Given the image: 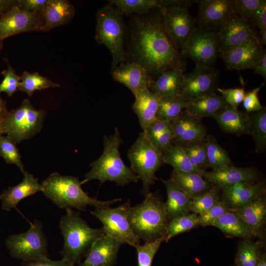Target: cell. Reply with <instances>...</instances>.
<instances>
[{"mask_svg": "<svg viewBox=\"0 0 266 266\" xmlns=\"http://www.w3.org/2000/svg\"><path fill=\"white\" fill-rule=\"evenodd\" d=\"M130 53L132 62L143 66L151 77L172 68L183 69L185 66L182 55L166 32L160 9L157 14L135 19L131 34Z\"/></svg>", "mask_w": 266, "mask_h": 266, "instance_id": "1", "label": "cell"}, {"mask_svg": "<svg viewBox=\"0 0 266 266\" xmlns=\"http://www.w3.org/2000/svg\"><path fill=\"white\" fill-rule=\"evenodd\" d=\"M41 184L44 195L59 208L65 210L75 208L84 211L88 206L106 207L121 200H101L91 198L83 191L81 181L77 177L63 176L57 172L50 174Z\"/></svg>", "mask_w": 266, "mask_h": 266, "instance_id": "2", "label": "cell"}, {"mask_svg": "<svg viewBox=\"0 0 266 266\" xmlns=\"http://www.w3.org/2000/svg\"><path fill=\"white\" fill-rule=\"evenodd\" d=\"M122 143L117 128L113 134L104 136L103 153L99 158L90 164L92 168L85 175L82 184L96 179L101 184L113 181L120 186L138 181L137 175L125 164L121 157L119 147Z\"/></svg>", "mask_w": 266, "mask_h": 266, "instance_id": "3", "label": "cell"}, {"mask_svg": "<svg viewBox=\"0 0 266 266\" xmlns=\"http://www.w3.org/2000/svg\"><path fill=\"white\" fill-rule=\"evenodd\" d=\"M59 226L64 238L63 258L74 265L79 264L95 243L104 235L102 228L90 227L80 213L72 209H66Z\"/></svg>", "mask_w": 266, "mask_h": 266, "instance_id": "4", "label": "cell"}, {"mask_svg": "<svg viewBox=\"0 0 266 266\" xmlns=\"http://www.w3.org/2000/svg\"><path fill=\"white\" fill-rule=\"evenodd\" d=\"M128 220L134 234L145 242L165 237L169 221L157 192L149 193L141 203L131 206Z\"/></svg>", "mask_w": 266, "mask_h": 266, "instance_id": "5", "label": "cell"}, {"mask_svg": "<svg viewBox=\"0 0 266 266\" xmlns=\"http://www.w3.org/2000/svg\"><path fill=\"white\" fill-rule=\"evenodd\" d=\"M125 25L122 13L112 4H107L97 13L95 38L104 44L112 56L111 69L127 62L124 48Z\"/></svg>", "mask_w": 266, "mask_h": 266, "instance_id": "6", "label": "cell"}, {"mask_svg": "<svg viewBox=\"0 0 266 266\" xmlns=\"http://www.w3.org/2000/svg\"><path fill=\"white\" fill-rule=\"evenodd\" d=\"M128 158L131 168L142 181L141 192L145 196L150 192L157 179L155 173L163 164V153L142 131L129 150Z\"/></svg>", "mask_w": 266, "mask_h": 266, "instance_id": "7", "label": "cell"}, {"mask_svg": "<svg viewBox=\"0 0 266 266\" xmlns=\"http://www.w3.org/2000/svg\"><path fill=\"white\" fill-rule=\"evenodd\" d=\"M44 117L43 110L35 109L29 100L25 99L19 107L8 112L2 125L3 133L20 143L40 132Z\"/></svg>", "mask_w": 266, "mask_h": 266, "instance_id": "8", "label": "cell"}, {"mask_svg": "<svg viewBox=\"0 0 266 266\" xmlns=\"http://www.w3.org/2000/svg\"><path fill=\"white\" fill-rule=\"evenodd\" d=\"M5 244L13 258L23 261L48 256L47 239L38 220L32 223L27 231L9 235Z\"/></svg>", "mask_w": 266, "mask_h": 266, "instance_id": "9", "label": "cell"}, {"mask_svg": "<svg viewBox=\"0 0 266 266\" xmlns=\"http://www.w3.org/2000/svg\"><path fill=\"white\" fill-rule=\"evenodd\" d=\"M180 54L191 58L196 66L213 67L219 55L216 29L196 26L180 49Z\"/></svg>", "mask_w": 266, "mask_h": 266, "instance_id": "10", "label": "cell"}, {"mask_svg": "<svg viewBox=\"0 0 266 266\" xmlns=\"http://www.w3.org/2000/svg\"><path fill=\"white\" fill-rule=\"evenodd\" d=\"M129 200L115 208L109 206L95 208L91 213L102 224L105 235L112 237L121 244L134 246L139 243V239L133 233L129 220L131 207Z\"/></svg>", "mask_w": 266, "mask_h": 266, "instance_id": "11", "label": "cell"}, {"mask_svg": "<svg viewBox=\"0 0 266 266\" xmlns=\"http://www.w3.org/2000/svg\"><path fill=\"white\" fill-rule=\"evenodd\" d=\"M166 32L177 50L183 44L196 26V20L188 7L171 5L160 9Z\"/></svg>", "mask_w": 266, "mask_h": 266, "instance_id": "12", "label": "cell"}, {"mask_svg": "<svg viewBox=\"0 0 266 266\" xmlns=\"http://www.w3.org/2000/svg\"><path fill=\"white\" fill-rule=\"evenodd\" d=\"M219 55L243 43L259 41L258 31L251 23L234 14L216 29Z\"/></svg>", "mask_w": 266, "mask_h": 266, "instance_id": "13", "label": "cell"}, {"mask_svg": "<svg viewBox=\"0 0 266 266\" xmlns=\"http://www.w3.org/2000/svg\"><path fill=\"white\" fill-rule=\"evenodd\" d=\"M42 26V12L25 11L16 2L0 17V39L24 32L41 31Z\"/></svg>", "mask_w": 266, "mask_h": 266, "instance_id": "14", "label": "cell"}, {"mask_svg": "<svg viewBox=\"0 0 266 266\" xmlns=\"http://www.w3.org/2000/svg\"><path fill=\"white\" fill-rule=\"evenodd\" d=\"M219 72L213 67L196 66L191 72L184 75L177 96L188 101L215 92Z\"/></svg>", "mask_w": 266, "mask_h": 266, "instance_id": "15", "label": "cell"}, {"mask_svg": "<svg viewBox=\"0 0 266 266\" xmlns=\"http://www.w3.org/2000/svg\"><path fill=\"white\" fill-rule=\"evenodd\" d=\"M264 49L259 41H252L232 48L219 56L230 69L254 68Z\"/></svg>", "mask_w": 266, "mask_h": 266, "instance_id": "16", "label": "cell"}, {"mask_svg": "<svg viewBox=\"0 0 266 266\" xmlns=\"http://www.w3.org/2000/svg\"><path fill=\"white\" fill-rule=\"evenodd\" d=\"M203 177L213 186L223 188L241 182H255L258 173L252 167H236L228 166L206 171Z\"/></svg>", "mask_w": 266, "mask_h": 266, "instance_id": "17", "label": "cell"}, {"mask_svg": "<svg viewBox=\"0 0 266 266\" xmlns=\"http://www.w3.org/2000/svg\"><path fill=\"white\" fill-rule=\"evenodd\" d=\"M169 123L174 133L172 144L185 145L196 141L205 140L207 135L206 128L201 120L192 117L184 110Z\"/></svg>", "mask_w": 266, "mask_h": 266, "instance_id": "18", "label": "cell"}, {"mask_svg": "<svg viewBox=\"0 0 266 266\" xmlns=\"http://www.w3.org/2000/svg\"><path fill=\"white\" fill-rule=\"evenodd\" d=\"M113 79L123 84L134 94L149 89L152 80L146 69L133 62L123 63L111 69Z\"/></svg>", "mask_w": 266, "mask_h": 266, "instance_id": "19", "label": "cell"}, {"mask_svg": "<svg viewBox=\"0 0 266 266\" xmlns=\"http://www.w3.org/2000/svg\"><path fill=\"white\" fill-rule=\"evenodd\" d=\"M233 14L232 0L199 1L200 26L217 29Z\"/></svg>", "mask_w": 266, "mask_h": 266, "instance_id": "20", "label": "cell"}, {"mask_svg": "<svg viewBox=\"0 0 266 266\" xmlns=\"http://www.w3.org/2000/svg\"><path fill=\"white\" fill-rule=\"evenodd\" d=\"M222 200L230 209H236L265 195L263 182H241L222 188Z\"/></svg>", "mask_w": 266, "mask_h": 266, "instance_id": "21", "label": "cell"}, {"mask_svg": "<svg viewBox=\"0 0 266 266\" xmlns=\"http://www.w3.org/2000/svg\"><path fill=\"white\" fill-rule=\"evenodd\" d=\"M122 245L117 240L104 235L95 243L85 260L77 266H112Z\"/></svg>", "mask_w": 266, "mask_h": 266, "instance_id": "22", "label": "cell"}, {"mask_svg": "<svg viewBox=\"0 0 266 266\" xmlns=\"http://www.w3.org/2000/svg\"><path fill=\"white\" fill-rule=\"evenodd\" d=\"M23 174L24 177L20 183L5 189L0 195L2 210L9 211L16 208L23 199L42 192V187L37 178L27 171Z\"/></svg>", "mask_w": 266, "mask_h": 266, "instance_id": "23", "label": "cell"}, {"mask_svg": "<svg viewBox=\"0 0 266 266\" xmlns=\"http://www.w3.org/2000/svg\"><path fill=\"white\" fill-rule=\"evenodd\" d=\"M75 9L66 0H47L42 12V31H48L69 22L73 18Z\"/></svg>", "mask_w": 266, "mask_h": 266, "instance_id": "24", "label": "cell"}, {"mask_svg": "<svg viewBox=\"0 0 266 266\" xmlns=\"http://www.w3.org/2000/svg\"><path fill=\"white\" fill-rule=\"evenodd\" d=\"M223 97L212 92L199 98L186 101L184 111L196 119L213 117L228 105Z\"/></svg>", "mask_w": 266, "mask_h": 266, "instance_id": "25", "label": "cell"}, {"mask_svg": "<svg viewBox=\"0 0 266 266\" xmlns=\"http://www.w3.org/2000/svg\"><path fill=\"white\" fill-rule=\"evenodd\" d=\"M234 210L248 226L253 236L261 235L266 219L265 195Z\"/></svg>", "mask_w": 266, "mask_h": 266, "instance_id": "26", "label": "cell"}, {"mask_svg": "<svg viewBox=\"0 0 266 266\" xmlns=\"http://www.w3.org/2000/svg\"><path fill=\"white\" fill-rule=\"evenodd\" d=\"M225 133L238 136L249 134V114L228 105L212 117Z\"/></svg>", "mask_w": 266, "mask_h": 266, "instance_id": "27", "label": "cell"}, {"mask_svg": "<svg viewBox=\"0 0 266 266\" xmlns=\"http://www.w3.org/2000/svg\"><path fill=\"white\" fill-rule=\"evenodd\" d=\"M160 180L166 190L167 200L164 202V206L169 220L189 213L191 211V202L189 196L179 188L170 179Z\"/></svg>", "mask_w": 266, "mask_h": 266, "instance_id": "28", "label": "cell"}, {"mask_svg": "<svg viewBox=\"0 0 266 266\" xmlns=\"http://www.w3.org/2000/svg\"><path fill=\"white\" fill-rule=\"evenodd\" d=\"M133 95L135 100L132 108L138 117L142 131H145L157 119L160 97L149 89L138 92Z\"/></svg>", "mask_w": 266, "mask_h": 266, "instance_id": "29", "label": "cell"}, {"mask_svg": "<svg viewBox=\"0 0 266 266\" xmlns=\"http://www.w3.org/2000/svg\"><path fill=\"white\" fill-rule=\"evenodd\" d=\"M184 75L179 68L165 71L152 80L149 90L160 98L177 96Z\"/></svg>", "mask_w": 266, "mask_h": 266, "instance_id": "30", "label": "cell"}, {"mask_svg": "<svg viewBox=\"0 0 266 266\" xmlns=\"http://www.w3.org/2000/svg\"><path fill=\"white\" fill-rule=\"evenodd\" d=\"M110 3L122 14H139L148 13L151 10L161 9L171 5L185 6L187 0H111Z\"/></svg>", "mask_w": 266, "mask_h": 266, "instance_id": "31", "label": "cell"}, {"mask_svg": "<svg viewBox=\"0 0 266 266\" xmlns=\"http://www.w3.org/2000/svg\"><path fill=\"white\" fill-rule=\"evenodd\" d=\"M170 179L191 199L207 191L213 186L202 175L196 172H183L173 169Z\"/></svg>", "mask_w": 266, "mask_h": 266, "instance_id": "32", "label": "cell"}, {"mask_svg": "<svg viewBox=\"0 0 266 266\" xmlns=\"http://www.w3.org/2000/svg\"><path fill=\"white\" fill-rule=\"evenodd\" d=\"M223 233L233 237L247 239L253 236L250 229L241 218L230 209L211 225Z\"/></svg>", "mask_w": 266, "mask_h": 266, "instance_id": "33", "label": "cell"}, {"mask_svg": "<svg viewBox=\"0 0 266 266\" xmlns=\"http://www.w3.org/2000/svg\"><path fill=\"white\" fill-rule=\"evenodd\" d=\"M163 164L183 172H196L203 176L206 170L195 167L191 162L183 145L172 144L163 153Z\"/></svg>", "mask_w": 266, "mask_h": 266, "instance_id": "34", "label": "cell"}, {"mask_svg": "<svg viewBox=\"0 0 266 266\" xmlns=\"http://www.w3.org/2000/svg\"><path fill=\"white\" fill-rule=\"evenodd\" d=\"M249 134L254 141L256 152H263L266 148V107L249 114Z\"/></svg>", "mask_w": 266, "mask_h": 266, "instance_id": "35", "label": "cell"}, {"mask_svg": "<svg viewBox=\"0 0 266 266\" xmlns=\"http://www.w3.org/2000/svg\"><path fill=\"white\" fill-rule=\"evenodd\" d=\"M208 166L213 169L233 166L228 152L211 135H207L205 140Z\"/></svg>", "mask_w": 266, "mask_h": 266, "instance_id": "36", "label": "cell"}, {"mask_svg": "<svg viewBox=\"0 0 266 266\" xmlns=\"http://www.w3.org/2000/svg\"><path fill=\"white\" fill-rule=\"evenodd\" d=\"M186 101L178 96L160 98L157 118L169 122L184 110Z\"/></svg>", "mask_w": 266, "mask_h": 266, "instance_id": "37", "label": "cell"}, {"mask_svg": "<svg viewBox=\"0 0 266 266\" xmlns=\"http://www.w3.org/2000/svg\"><path fill=\"white\" fill-rule=\"evenodd\" d=\"M20 77L19 90L26 93L29 98L32 97L36 91L61 86L60 84L40 75L38 72L31 73L25 71Z\"/></svg>", "mask_w": 266, "mask_h": 266, "instance_id": "38", "label": "cell"}, {"mask_svg": "<svg viewBox=\"0 0 266 266\" xmlns=\"http://www.w3.org/2000/svg\"><path fill=\"white\" fill-rule=\"evenodd\" d=\"M199 225L198 215L194 212L174 218L168 223L165 241L167 242L175 236L188 232Z\"/></svg>", "mask_w": 266, "mask_h": 266, "instance_id": "39", "label": "cell"}, {"mask_svg": "<svg viewBox=\"0 0 266 266\" xmlns=\"http://www.w3.org/2000/svg\"><path fill=\"white\" fill-rule=\"evenodd\" d=\"M260 247L259 242L241 241L235 257L236 266H256L260 257Z\"/></svg>", "mask_w": 266, "mask_h": 266, "instance_id": "40", "label": "cell"}, {"mask_svg": "<svg viewBox=\"0 0 266 266\" xmlns=\"http://www.w3.org/2000/svg\"><path fill=\"white\" fill-rule=\"evenodd\" d=\"M0 156L7 164L16 165L22 173L25 171L16 143L7 136L0 137Z\"/></svg>", "mask_w": 266, "mask_h": 266, "instance_id": "41", "label": "cell"}, {"mask_svg": "<svg viewBox=\"0 0 266 266\" xmlns=\"http://www.w3.org/2000/svg\"><path fill=\"white\" fill-rule=\"evenodd\" d=\"M219 190L212 186L207 191L192 199L191 211L198 215L207 211L219 199Z\"/></svg>", "mask_w": 266, "mask_h": 266, "instance_id": "42", "label": "cell"}, {"mask_svg": "<svg viewBox=\"0 0 266 266\" xmlns=\"http://www.w3.org/2000/svg\"><path fill=\"white\" fill-rule=\"evenodd\" d=\"M183 146L191 162L195 167L204 169L208 166L205 140L196 141Z\"/></svg>", "mask_w": 266, "mask_h": 266, "instance_id": "43", "label": "cell"}, {"mask_svg": "<svg viewBox=\"0 0 266 266\" xmlns=\"http://www.w3.org/2000/svg\"><path fill=\"white\" fill-rule=\"evenodd\" d=\"M164 241L165 237H163L142 245L136 244L134 247L137 252L138 266H151L154 256Z\"/></svg>", "mask_w": 266, "mask_h": 266, "instance_id": "44", "label": "cell"}, {"mask_svg": "<svg viewBox=\"0 0 266 266\" xmlns=\"http://www.w3.org/2000/svg\"><path fill=\"white\" fill-rule=\"evenodd\" d=\"M8 68L1 72L3 75V79L0 83V94L2 92L6 93L9 97H11L15 92L19 90L21 77L18 75L15 70L5 60Z\"/></svg>", "mask_w": 266, "mask_h": 266, "instance_id": "45", "label": "cell"}, {"mask_svg": "<svg viewBox=\"0 0 266 266\" xmlns=\"http://www.w3.org/2000/svg\"><path fill=\"white\" fill-rule=\"evenodd\" d=\"M263 0H232L233 13L240 18L249 21Z\"/></svg>", "mask_w": 266, "mask_h": 266, "instance_id": "46", "label": "cell"}, {"mask_svg": "<svg viewBox=\"0 0 266 266\" xmlns=\"http://www.w3.org/2000/svg\"><path fill=\"white\" fill-rule=\"evenodd\" d=\"M229 209L230 208L227 204L222 200L219 199L207 211L198 215L200 225L211 226Z\"/></svg>", "mask_w": 266, "mask_h": 266, "instance_id": "47", "label": "cell"}, {"mask_svg": "<svg viewBox=\"0 0 266 266\" xmlns=\"http://www.w3.org/2000/svg\"><path fill=\"white\" fill-rule=\"evenodd\" d=\"M216 91L221 94L228 105L235 108H237L239 105L242 103L246 93L243 88H217Z\"/></svg>", "mask_w": 266, "mask_h": 266, "instance_id": "48", "label": "cell"}, {"mask_svg": "<svg viewBox=\"0 0 266 266\" xmlns=\"http://www.w3.org/2000/svg\"><path fill=\"white\" fill-rule=\"evenodd\" d=\"M264 85V83H263L260 86L245 93L242 104L246 113L259 111L264 107L260 103L258 98V93Z\"/></svg>", "mask_w": 266, "mask_h": 266, "instance_id": "49", "label": "cell"}, {"mask_svg": "<svg viewBox=\"0 0 266 266\" xmlns=\"http://www.w3.org/2000/svg\"><path fill=\"white\" fill-rule=\"evenodd\" d=\"M174 138V133L170 126L158 135L149 139L155 146L163 153L172 145Z\"/></svg>", "mask_w": 266, "mask_h": 266, "instance_id": "50", "label": "cell"}, {"mask_svg": "<svg viewBox=\"0 0 266 266\" xmlns=\"http://www.w3.org/2000/svg\"><path fill=\"white\" fill-rule=\"evenodd\" d=\"M21 266H75V265L65 258H62L60 260L54 261L46 257L23 261Z\"/></svg>", "mask_w": 266, "mask_h": 266, "instance_id": "51", "label": "cell"}, {"mask_svg": "<svg viewBox=\"0 0 266 266\" xmlns=\"http://www.w3.org/2000/svg\"><path fill=\"white\" fill-rule=\"evenodd\" d=\"M47 0H19L17 5L21 9L29 13L43 12Z\"/></svg>", "mask_w": 266, "mask_h": 266, "instance_id": "52", "label": "cell"}, {"mask_svg": "<svg viewBox=\"0 0 266 266\" xmlns=\"http://www.w3.org/2000/svg\"><path fill=\"white\" fill-rule=\"evenodd\" d=\"M251 24L259 30L266 28V0H263L262 3L256 10L250 20Z\"/></svg>", "mask_w": 266, "mask_h": 266, "instance_id": "53", "label": "cell"}, {"mask_svg": "<svg viewBox=\"0 0 266 266\" xmlns=\"http://www.w3.org/2000/svg\"><path fill=\"white\" fill-rule=\"evenodd\" d=\"M169 122L162 121L156 119L153 122L145 131L149 138H152L170 127Z\"/></svg>", "mask_w": 266, "mask_h": 266, "instance_id": "54", "label": "cell"}, {"mask_svg": "<svg viewBox=\"0 0 266 266\" xmlns=\"http://www.w3.org/2000/svg\"><path fill=\"white\" fill-rule=\"evenodd\" d=\"M254 72L255 74L260 75L263 77H266V50L263 52L260 60L254 67Z\"/></svg>", "mask_w": 266, "mask_h": 266, "instance_id": "55", "label": "cell"}, {"mask_svg": "<svg viewBox=\"0 0 266 266\" xmlns=\"http://www.w3.org/2000/svg\"><path fill=\"white\" fill-rule=\"evenodd\" d=\"M8 112L6 107V101L0 98V137L3 133L2 125Z\"/></svg>", "mask_w": 266, "mask_h": 266, "instance_id": "56", "label": "cell"}, {"mask_svg": "<svg viewBox=\"0 0 266 266\" xmlns=\"http://www.w3.org/2000/svg\"><path fill=\"white\" fill-rule=\"evenodd\" d=\"M16 2V0H0V17Z\"/></svg>", "mask_w": 266, "mask_h": 266, "instance_id": "57", "label": "cell"}, {"mask_svg": "<svg viewBox=\"0 0 266 266\" xmlns=\"http://www.w3.org/2000/svg\"><path fill=\"white\" fill-rule=\"evenodd\" d=\"M260 42L262 45L266 44V28L259 30Z\"/></svg>", "mask_w": 266, "mask_h": 266, "instance_id": "58", "label": "cell"}, {"mask_svg": "<svg viewBox=\"0 0 266 266\" xmlns=\"http://www.w3.org/2000/svg\"><path fill=\"white\" fill-rule=\"evenodd\" d=\"M256 266H266V258L265 254L260 255L259 262Z\"/></svg>", "mask_w": 266, "mask_h": 266, "instance_id": "59", "label": "cell"}, {"mask_svg": "<svg viewBox=\"0 0 266 266\" xmlns=\"http://www.w3.org/2000/svg\"><path fill=\"white\" fill-rule=\"evenodd\" d=\"M3 40L0 39V52L3 46Z\"/></svg>", "mask_w": 266, "mask_h": 266, "instance_id": "60", "label": "cell"}, {"mask_svg": "<svg viewBox=\"0 0 266 266\" xmlns=\"http://www.w3.org/2000/svg\"></svg>", "mask_w": 266, "mask_h": 266, "instance_id": "61", "label": "cell"}]
</instances>
